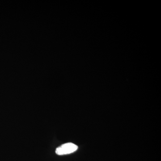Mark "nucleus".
<instances>
[{"mask_svg":"<svg viewBox=\"0 0 161 161\" xmlns=\"http://www.w3.org/2000/svg\"><path fill=\"white\" fill-rule=\"evenodd\" d=\"M78 149V146L75 144L72 143H67L57 148L56 153L59 155H66L75 152Z\"/></svg>","mask_w":161,"mask_h":161,"instance_id":"nucleus-1","label":"nucleus"}]
</instances>
